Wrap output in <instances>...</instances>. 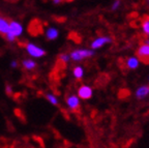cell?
Listing matches in <instances>:
<instances>
[{
	"label": "cell",
	"mask_w": 149,
	"mask_h": 148,
	"mask_svg": "<svg viewBox=\"0 0 149 148\" xmlns=\"http://www.w3.org/2000/svg\"><path fill=\"white\" fill-rule=\"evenodd\" d=\"M118 5H119V2H118V1H116V3H115V4L113 5V9H115V8H116V7L118 6Z\"/></svg>",
	"instance_id": "e0dca14e"
},
{
	"label": "cell",
	"mask_w": 149,
	"mask_h": 148,
	"mask_svg": "<svg viewBox=\"0 0 149 148\" xmlns=\"http://www.w3.org/2000/svg\"><path fill=\"white\" fill-rule=\"evenodd\" d=\"M139 64V61H138L137 58H130L127 60V66L130 68H136Z\"/></svg>",
	"instance_id": "7c38bea8"
},
{
	"label": "cell",
	"mask_w": 149,
	"mask_h": 148,
	"mask_svg": "<svg viewBox=\"0 0 149 148\" xmlns=\"http://www.w3.org/2000/svg\"><path fill=\"white\" fill-rule=\"evenodd\" d=\"M23 65L25 68H28V70H32V68H34L35 67V63L33 62L32 60H25L23 62Z\"/></svg>",
	"instance_id": "4fadbf2b"
},
{
	"label": "cell",
	"mask_w": 149,
	"mask_h": 148,
	"mask_svg": "<svg viewBox=\"0 0 149 148\" xmlns=\"http://www.w3.org/2000/svg\"><path fill=\"white\" fill-rule=\"evenodd\" d=\"M149 93V86H143L137 91V96L139 98H142V97L146 96L147 94Z\"/></svg>",
	"instance_id": "30bf717a"
},
{
	"label": "cell",
	"mask_w": 149,
	"mask_h": 148,
	"mask_svg": "<svg viewBox=\"0 0 149 148\" xmlns=\"http://www.w3.org/2000/svg\"><path fill=\"white\" fill-rule=\"evenodd\" d=\"M143 29H144V32L149 35V18L148 17L145 18L144 21H143Z\"/></svg>",
	"instance_id": "5bb4252c"
},
{
	"label": "cell",
	"mask_w": 149,
	"mask_h": 148,
	"mask_svg": "<svg viewBox=\"0 0 149 148\" xmlns=\"http://www.w3.org/2000/svg\"><path fill=\"white\" fill-rule=\"evenodd\" d=\"M148 1H149V0H148Z\"/></svg>",
	"instance_id": "44dd1931"
},
{
	"label": "cell",
	"mask_w": 149,
	"mask_h": 148,
	"mask_svg": "<svg viewBox=\"0 0 149 148\" xmlns=\"http://www.w3.org/2000/svg\"><path fill=\"white\" fill-rule=\"evenodd\" d=\"M65 1H68V2H72V1H74V0H65Z\"/></svg>",
	"instance_id": "d6986e66"
},
{
	"label": "cell",
	"mask_w": 149,
	"mask_h": 148,
	"mask_svg": "<svg viewBox=\"0 0 149 148\" xmlns=\"http://www.w3.org/2000/svg\"><path fill=\"white\" fill-rule=\"evenodd\" d=\"M29 32L32 35H38L42 32V23H40L38 20H33L32 22L29 25Z\"/></svg>",
	"instance_id": "3957f363"
},
{
	"label": "cell",
	"mask_w": 149,
	"mask_h": 148,
	"mask_svg": "<svg viewBox=\"0 0 149 148\" xmlns=\"http://www.w3.org/2000/svg\"><path fill=\"white\" fill-rule=\"evenodd\" d=\"M5 1H7V2H17L19 0H5Z\"/></svg>",
	"instance_id": "ac0fdd59"
},
{
	"label": "cell",
	"mask_w": 149,
	"mask_h": 148,
	"mask_svg": "<svg viewBox=\"0 0 149 148\" xmlns=\"http://www.w3.org/2000/svg\"><path fill=\"white\" fill-rule=\"evenodd\" d=\"M68 105L70 106V108L72 110V111H79L80 110V103L79 100H78L77 96L74 95H70V96L68 97Z\"/></svg>",
	"instance_id": "5b68a950"
},
{
	"label": "cell",
	"mask_w": 149,
	"mask_h": 148,
	"mask_svg": "<svg viewBox=\"0 0 149 148\" xmlns=\"http://www.w3.org/2000/svg\"><path fill=\"white\" fill-rule=\"evenodd\" d=\"M25 48L28 53L30 54V55L34 56V57H40V56L46 54V52H45L44 50H42V49L37 48V47L33 46V45H30V44H26Z\"/></svg>",
	"instance_id": "7a4b0ae2"
},
{
	"label": "cell",
	"mask_w": 149,
	"mask_h": 148,
	"mask_svg": "<svg viewBox=\"0 0 149 148\" xmlns=\"http://www.w3.org/2000/svg\"><path fill=\"white\" fill-rule=\"evenodd\" d=\"M109 42H110V38H108V37H100V38L94 40L91 46H92L93 49H97V48H100L102 46H104L106 43H109Z\"/></svg>",
	"instance_id": "9c48e42d"
},
{
	"label": "cell",
	"mask_w": 149,
	"mask_h": 148,
	"mask_svg": "<svg viewBox=\"0 0 149 148\" xmlns=\"http://www.w3.org/2000/svg\"><path fill=\"white\" fill-rule=\"evenodd\" d=\"M137 57L145 64H149V45H141L137 51Z\"/></svg>",
	"instance_id": "6da1fadb"
},
{
	"label": "cell",
	"mask_w": 149,
	"mask_h": 148,
	"mask_svg": "<svg viewBox=\"0 0 149 148\" xmlns=\"http://www.w3.org/2000/svg\"><path fill=\"white\" fill-rule=\"evenodd\" d=\"M9 31V21L6 19L0 17V35L5 36L7 32Z\"/></svg>",
	"instance_id": "52a82bcc"
},
{
	"label": "cell",
	"mask_w": 149,
	"mask_h": 148,
	"mask_svg": "<svg viewBox=\"0 0 149 148\" xmlns=\"http://www.w3.org/2000/svg\"><path fill=\"white\" fill-rule=\"evenodd\" d=\"M9 32H12L15 36H19L22 33V27L16 22H9Z\"/></svg>",
	"instance_id": "ba28073f"
},
{
	"label": "cell",
	"mask_w": 149,
	"mask_h": 148,
	"mask_svg": "<svg viewBox=\"0 0 149 148\" xmlns=\"http://www.w3.org/2000/svg\"><path fill=\"white\" fill-rule=\"evenodd\" d=\"M57 35H58V32H57V30L54 29V28H50L49 30H48V32H47V37H48V39H50V40L56 38Z\"/></svg>",
	"instance_id": "8fae6325"
},
{
	"label": "cell",
	"mask_w": 149,
	"mask_h": 148,
	"mask_svg": "<svg viewBox=\"0 0 149 148\" xmlns=\"http://www.w3.org/2000/svg\"><path fill=\"white\" fill-rule=\"evenodd\" d=\"M78 94L83 100H89L91 97V95H92V90H91V88H89L88 86H82V87L79 88Z\"/></svg>",
	"instance_id": "277c9868"
},
{
	"label": "cell",
	"mask_w": 149,
	"mask_h": 148,
	"mask_svg": "<svg viewBox=\"0 0 149 148\" xmlns=\"http://www.w3.org/2000/svg\"><path fill=\"white\" fill-rule=\"evenodd\" d=\"M148 45H149V42H148Z\"/></svg>",
	"instance_id": "ffe728a7"
},
{
	"label": "cell",
	"mask_w": 149,
	"mask_h": 148,
	"mask_svg": "<svg viewBox=\"0 0 149 148\" xmlns=\"http://www.w3.org/2000/svg\"><path fill=\"white\" fill-rule=\"evenodd\" d=\"M93 54V52L91 51H74L72 53V58L74 60H81L82 58H85V57H90L91 55Z\"/></svg>",
	"instance_id": "8992f818"
},
{
	"label": "cell",
	"mask_w": 149,
	"mask_h": 148,
	"mask_svg": "<svg viewBox=\"0 0 149 148\" xmlns=\"http://www.w3.org/2000/svg\"><path fill=\"white\" fill-rule=\"evenodd\" d=\"M47 98H48V100L50 101V103H52L53 105H57V100H56L53 95H47Z\"/></svg>",
	"instance_id": "2e32d148"
},
{
	"label": "cell",
	"mask_w": 149,
	"mask_h": 148,
	"mask_svg": "<svg viewBox=\"0 0 149 148\" xmlns=\"http://www.w3.org/2000/svg\"><path fill=\"white\" fill-rule=\"evenodd\" d=\"M74 77L77 79H81L82 78V75H83V71H82L81 67H74Z\"/></svg>",
	"instance_id": "9a60e30c"
}]
</instances>
